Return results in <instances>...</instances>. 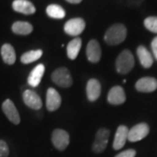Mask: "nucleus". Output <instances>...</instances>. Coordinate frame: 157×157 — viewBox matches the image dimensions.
Returning a JSON list of instances; mask_svg holds the SVG:
<instances>
[{
	"mask_svg": "<svg viewBox=\"0 0 157 157\" xmlns=\"http://www.w3.org/2000/svg\"><path fill=\"white\" fill-rule=\"evenodd\" d=\"M127 37V28L122 24H115L108 28L104 39L110 45H116L122 43Z\"/></svg>",
	"mask_w": 157,
	"mask_h": 157,
	"instance_id": "obj_1",
	"label": "nucleus"
},
{
	"mask_svg": "<svg viewBox=\"0 0 157 157\" xmlns=\"http://www.w3.org/2000/svg\"><path fill=\"white\" fill-rule=\"evenodd\" d=\"M115 66L119 73H128L135 66V59L132 52L128 50H124L123 52H121L116 59Z\"/></svg>",
	"mask_w": 157,
	"mask_h": 157,
	"instance_id": "obj_2",
	"label": "nucleus"
},
{
	"mask_svg": "<svg viewBox=\"0 0 157 157\" xmlns=\"http://www.w3.org/2000/svg\"><path fill=\"white\" fill-rule=\"evenodd\" d=\"M52 80L61 87H70L73 84V78L67 68L59 67L52 74Z\"/></svg>",
	"mask_w": 157,
	"mask_h": 157,
	"instance_id": "obj_3",
	"label": "nucleus"
},
{
	"mask_svg": "<svg viewBox=\"0 0 157 157\" xmlns=\"http://www.w3.org/2000/svg\"><path fill=\"white\" fill-rule=\"evenodd\" d=\"M52 141L58 150L63 151L69 145V134L63 129H55L52 134Z\"/></svg>",
	"mask_w": 157,
	"mask_h": 157,
	"instance_id": "obj_4",
	"label": "nucleus"
},
{
	"mask_svg": "<svg viewBox=\"0 0 157 157\" xmlns=\"http://www.w3.org/2000/svg\"><path fill=\"white\" fill-rule=\"evenodd\" d=\"M110 131L106 128H101L98 130L95 136V140L93 144L92 149L94 153H102L106 149L108 143Z\"/></svg>",
	"mask_w": 157,
	"mask_h": 157,
	"instance_id": "obj_5",
	"label": "nucleus"
},
{
	"mask_svg": "<svg viewBox=\"0 0 157 157\" xmlns=\"http://www.w3.org/2000/svg\"><path fill=\"white\" fill-rule=\"evenodd\" d=\"M86 23L80 17L72 18L65 24V33L70 36H78L84 31Z\"/></svg>",
	"mask_w": 157,
	"mask_h": 157,
	"instance_id": "obj_6",
	"label": "nucleus"
},
{
	"mask_svg": "<svg viewBox=\"0 0 157 157\" xmlns=\"http://www.w3.org/2000/svg\"><path fill=\"white\" fill-rule=\"evenodd\" d=\"M2 110L6 114L7 119L15 125H18L20 123V116L17 112V108L15 107L14 103L10 100L7 99L2 104Z\"/></svg>",
	"mask_w": 157,
	"mask_h": 157,
	"instance_id": "obj_7",
	"label": "nucleus"
},
{
	"mask_svg": "<svg viewBox=\"0 0 157 157\" xmlns=\"http://www.w3.org/2000/svg\"><path fill=\"white\" fill-rule=\"evenodd\" d=\"M149 133V127L146 123H140L135 125L128 131V139L131 142H135L145 138Z\"/></svg>",
	"mask_w": 157,
	"mask_h": 157,
	"instance_id": "obj_8",
	"label": "nucleus"
},
{
	"mask_svg": "<svg viewBox=\"0 0 157 157\" xmlns=\"http://www.w3.org/2000/svg\"><path fill=\"white\" fill-rule=\"evenodd\" d=\"M23 101L27 107L34 110H39L43 106L39 94L32 90H25L23 93Z\"/></svg>",
	"mask_w": 157,
	"mask_h": 157,
	"instance_id": "obj_9",
	"label": "nucleus"
},
{
	"mask_svg": "<svg viewBox=\"0 0 157 157\" xmlns=\"http://www.w3.org/2000/svg\"><path fill=\"white\" fill-rule=\"evenodd\" d=\"M61 105V97L58 91L52 87H50L46 93V107L48 111H56Z\"/></svg>",
	"mask_w": 157,
	"mask_h": 157,
	"instance_id": "obj_10",
	"label": "nucleus"
},
{
	"mask_svg": "<svg viewBox=\"0 0 157 157\" xmlns=\"http://www.w3.org/2000/svg\"><path fill=\"white\" fill-rule=\"evenodd\" d=\"M135 88L141 93H152L157 89V79L153 77L140 78L135 84Z\"/></svg>",
	"mask_w": 157,
	"mask_h": 157,
	"instance_id": "obj_11",
	"label": "nucleus"
},
{
	"mask_svg": "<svg viewBox=\"0 0 157 157\" xmlns=\"http://www.w3.org/2000/svg\"><path fill=\"white\" fill-rule=\"evenodd\" d=\"M86 53L87 59L90 62L97 63L100 61L101 57V49L100 44L98 43L97 40H94V39L90 40L86 46Z\"/></svg>",
	"mask_w": 157,
	"mask_h": 157,
	"instance_id": "obj_12",
	"label": "nucleus"
},
{
	"mask_svg": "<svg viewBox=\"0 0 157 157\" xmlns=\"http://www.w3.org/2000/svg\"><path fill=\"white\" fill-rule=\"evenodd\" d=\"M128 128L124 125H121L118 128L113 143V147L114 150H119L123 147L126 144V141L128 139Z\"/></svg>",
	"mask_w": 157,
	"mask_h": 157,
	"instance_id": "obj_13",
	"label": "nucleus"
},
{
	"mask_svg": "<svg viewBox=\"0 0 157 157\" xmlns=\"http://www.w3.org/2000/svg\"><path fill=\"white\" fill-rule=\"evenodd\" d=\"M107 101L112 105H121L126 101V94L121 86H113L108 93Z\"/></svg>",
	"mask_w": 157,
	"mask_h": 157,
	"instance_id": "obj_14",
	"label": "nucleus"
},
{
	"mask_svg": "<svg viewBox=\"0 0 157 157\" xmlns=\"http://www.w3.org/2000/svg\"><path fill=\"white\" fill-rule=\"evenodd\" d=\"M101 93V86L99 80L91 78L86 84V96L90 101H95L99 99Z\"/></svg>",
	"mask_w": 157,
	"mask_h": 157,
	"instance_id": "obj_15",
	"label": "nucleus"
},
{
	"mask_svg": "<svg viewBox=\"0 0 157 157\" xmlns=\"http://www.w3.org/2000/svg\"><path fill=\"white\" fill-rule=\"evenodd\" d=\"M12 8L15 11L25 15L33 14L36 11L33 4L28 0H15L12 3Z\"/></svg>",
	"mask_w": 157,
	"mask_h": 157,
	"instance_id": "obj_16",
	"label": "nucleus"
},
{
	"mask_svg": "<svg viewBox=\"0 0 157 157\" xmlns=\"http://www.w3.org/2000/svg\"><path fill=\"white\" fill-rule=\"evenodd\" d=\"M44 73H45V66L43 64H39L29 74L28 79H27L28 84L33 87L38 86L44 75Z\"/></svg>",
	"mask_w": 157,
	"mask_h": 157,
	"instance_id": "obj_17",
	"label": "nucleus"
},
{
	"mask_svg": "<svg viewBox=\"0 0 157 157\" xmlns=\"http://www.w3.org/2000/svg\"><path fill=\"white\" fill-rule=\"evenodd\" d=\"M137 56L139 58V60L140 62V65L144 68L151 67L153 65V57L149 51L147 49L145 46L140 45L137 48Z\"/></svg>",
	"mask_w": 157,
	"mask_h": 157,
	"instance_id": "obj_18",
	"label": "nucleus"
},
{
	"mask_svg": "<svg viewBox=\"0 0 157 157\" xmlns=\"http://www.w3.org/2000/svg\"><path fill=\"white\" fill-rule=\"evenodd\" d=\"M1 56L7 65H13L16 61V52L13 46L10 44H5L1 47Z\"/></svg>",
	"mask_w": 157,
	"mask_h": 157,
	"instance_id": "obj_19",
	"label": "nucleus"
},
{
	"mask_svg": "<svg viewBox=\"0 0 157 157\" xmlns=\"http://www.w3.org/2000/svg\"><path fill=\"white\" fill-rule=\"evenodd\" d=\"M11 30L14 33L18 35H28L33 31V27L28 22L17 21L12 25Z\"/></svg>",
	"mask_w": 157,
	"mask_h": 157,
	"instance_id": "obj_20",
	"label": "nucleus"
},
{
	"mask_svg": "<svg viewBox=\"0 0 157 157\" xmlns=\"http://www.w3.org/2000/svg\"><path fill=\"white\" fill-rule=\"evenodd\" d=\"M81 45H82V41L79 38H75L69 42L67 47V52L70 59H75L77 58L81 48Z\"/></svg>",
	"mask_w": 157,
	"mask_h": 157,
	"instance_id": "obj_21",
	"label": "nucleus"
},
{
	"mask_svg": "<svg viewBox=\"0 0 157 157\" xmlns=\"http://www.w3.org/2000/svg\"><path fill=\"white\" fill-rule=\"evenodd\" d=\"M42 54H43V52L41 50L29 51L23 54L20 60L23 64H30L39 59L42 56Z\"/></svg>",
	"mask_w": 157,
	"mask_h": 157,
	"instance_id": "obj_22",
	"label": "nucleus"
},
{
	"mask_svg": "<svg viewBox=\"0 0 157 157\" xmlns=\"http://www.w3.org/2000/svg\"><path fill=\"white\" fill-rule=\"evenodd\" d=\"M46 13L49 17L57 19H61L66 16V12L61 6L58 5H50L46 8Z\"/></svg>",
	"mask_w": 157,
	"mask_h": 157,
	"instance_id": "obj_23",
	"label": "nucleus"
},
{
	"mask_svg": "<svg viewBox=\"0 0 157 157\" xmlns=\"http://www.w3.org/2000/svg\"><path fill=\"white\" fill-rule=\"evenodd\" d=\"M144 25L148 31L157 33V17H148L144 20Z\"/></svg>",
	"mask_w": 157,
	"mask_h": 157,
	"instance_id": "obj_24",
	"label": "nucleus"
},
{
	"mask_svg": "<svg viewBox=\"0 0 157 157\" xmlns=\"http://www.w3.org/2000/svg\"><path fill=\"white\" fill-rule=\"evenodd\" d=\"M9 147L5 140H0V157H8L9 155Z\"/></svg>",
	"mask_w": 157,
	"mask_h": 157,
	"instance_id": "obj_25",
	"label": "nucleus"
},
{
	"mask_svg": "<svg viewBox=\"0 0 157 157\" xmlns=\"http://www.w3.org/2000/svg\"><path fill=\"white\" fill-rule=\"evenodd\" d=\"M136 155V151L135 149H128L118 154L114 157H135Z\"/></svg>",
	"mask_w": 157,
	"mask_h": 157,
	"instance_id": "obj_26",
	"label": "nucleus"
},
{
	"mask_svg": "<svg viewBox=\"0 0 157 157\" xmlns=\"http://www.w3.org/2000/svg\"><path fill=\"white\" fill-rule=\"evenodd\" d=\"M151 48L152 52H153V54H154V57L155 58V59L157 60V36L152 40Z\"/></svg>",
	"mask_w": 157,
	"mask_h": 157,
	"instance_id": "obj_27",
	"label": "nucleus"
},
{
	"mask_svg": "<svg viewBox=\"0 0 157 157\" xmlns=\"http://www.w3.org/2000/svg\"><path fill=\"white\" fill-rule=\"evenodd\" d=\"M67 1L71 4H79L82 0H67Z\"/></svg>",
	"mask_w": 157,
	"mask_h": 157,
	"instance_id": "obj_28",
	"label": "nucleus"
}]
</instances>
